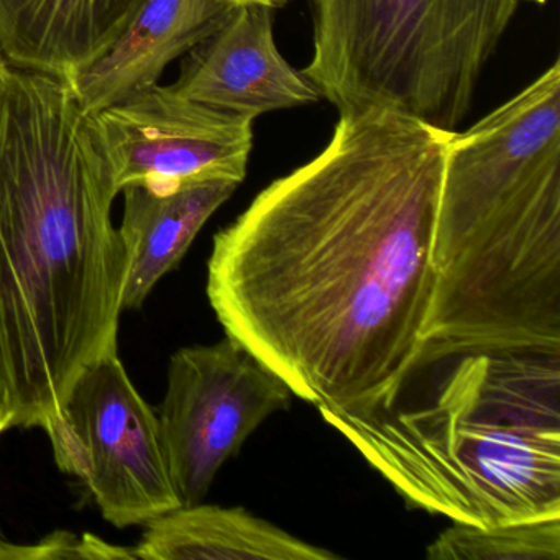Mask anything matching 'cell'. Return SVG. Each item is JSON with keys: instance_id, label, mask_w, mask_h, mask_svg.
I'll return each mask as SVG.
<instances>
[{"instance_id": "17", "label": "cell", "mask_w": 560, "mask_h": 560, "mask_svg": "<svg viewBox=\"0 0 560 560\" xmlns=\"http://www.w3.org/2000/svg\"><path fill=\"white\" fill-rule=\"evenodd\" d=\"M229 4L234 5H264V8L280 9L288 4L290 0H228Z\"/></svg>"}, {"instance_id": "2", "label": "cell", "mask_w": 560, "mask_h": 560, "mask_svg": "<svg viewBox=\"0 0 560 560\" xmlns=\"http://www.w3.org/2000/svg\"><path fill=\"white\" fill-rule=\"evenodd\" d=\"M117 195L70 84L0 68V337L12 428L44 429L78 375L119 349L129 264L113 222Z\"/></svg>"}, {"instance_id": "4", "label": "cell", "mask_w": 560, "mask_h": 560, "mask_svg": "<svg viewBox=\"0 0 560 560\" xmlns=\"http://www.w3.org/2000/svg\"><path fill=\"white\" fill-rule=\"evenodd\" d=\"M458 359L424 405L324 421L416 510L478 527L560 517V355Z\"/></svg>"}, {"instance_id": "13", "label": "cell", "mask_w": 560, "mask_h": 560, "mask_svg": "<svg viewBox=\"0 0 560 560\" xmlns=\"http://www.w3.org/2000/svg\"><path fill=\"white\" fill-rule=\"evenodd\" d=\"M140 560H336L340 556L260 520L244 508L192 504L145 523Z\"/></svg>"}, {"instance_id": "9", "label": "cell", "mask_w": 560, "mask_h": 560, "mask_svg": "<svg viewBox=\"0 0 560 560\" xmlns=\"http://www.w3.org/2000/svg\"><path fill=\"white\" fill-rule=\"evenodd\" d=\"M179 94L225 113L257 119L320 100L303 71L278 50L273 9L235 5L221 25L183 57Z\"/></svg>"}, {"instance_id": "18", "label": "cell", "mask_w": 560, "mask_h": 560, "mask_svg": "<svg viewBox=\"0 0 560 560\" xmlns=\"http://www.w3.org/2000/svg\"><path fill=\"white\" fill-rule=\"evenodd\" d=\"M15 547L18 546L9 544L0 534V560H15Z\"/></svg>"}, {"instance_id": "8", "label": "cell", "mask_w": 560, "mask_h": 560, "mask_svg": "<svg viewBox=\"0 0 560 560\" xmlns=\"http://www.w3.org/2000/svg\"><path fill=\"white\" fill-rule=\"evenodd\" d=\"M119 192L129 185L172 191L247 176L254 119L153 86L91 114Z\"/></svg>"}, {"instance_id": "1", "label": "cell", "mask_w": 560, "mask_h": 560, "mask_svg": "<svg viewBox=\"0 0 560 560\" xmlns=\"http://www.w3.org/2000/svg\"><path fill=\"white\" fill-rule=\"evenodd\" d=\"M451 136L382 107L342 113L319 155L214 237L225 336L323 416L392 408L419 365Z\"/></svg>"}, {"instance_id": "16", "label": "cell", "mask_w": 560, "mask_h": 560, "mask_svg": "<svg viewBox=\"0 0 560 560\" xmlns=\"http://www.w3.org/2000/svg\"><path fill=\"white\" fill-rule=\"evenodd\" d=\"M14 402H12L11 373L5 359L4 343L0 337V435L12 428Z\"/></svg>"}, {"instance_id": "15", "label": "cell", "mask_w": 560, "mask_h": 560, "mask_svg": "<svg viewBox=\"0 0 560 560\" xmlns=\"http://www.w3.org/2000/svg\"><path fill=\"white\" fill-rule=\"evenodd\" d=\"M35 559H133L132 550L110 546L97 537L78 539L73 534H54L35 546H18V560Z\"/></svg>"}, {"instance_id": "14", "label": "cell", "mask_w": 560, "mask_h": 560, "mask_svg": "<svg viewBox=\"0 0 560 560\" xmlns=\"http://www.w3.org/2000/svg\"><path fill=\"white\" fill-rule=\"evenodd\" d=\"M431 560H560V517L478 527L454 523L428 546Z\"/></svg>"}, {"instance_id": "10", "label": "cell", "mask_w": 560, "mask_h": 560, "mask_svg": "<svg viewBox=\"0 0 560 560\" xmlns=\"http://www.w3.org/2000/svg\"><path fill=\"white\" fill-rule=\"evenodd\" d=\"M234 5L228 0H145L119 37L67 81L86 114L159 84L170 63L209 37Z\"/></svg>"}, {"instance_id": "6", "label": "cell", "mask_w": 560, "mask_h": 560, "mask_svg": "<svg viewBox=\"0 0 560 560\" xmlns=\"http://www.w3.org/2000/svg\"><path fill=\"white\" fill-rule=\"evenodd\" d=\"M44 431L58 468L86 485L113 526L145 524L182 506L159 416L137 392L119 350L104 353L78 375Z\"/></svg>"}, {"instance_id": "11", "label": "cell", "mask_w": 560, "mask_h": 560, "mask_svg": "<svg viewBox=\"0 0 560 560\" xmlns=\"http://www.w3.org/2000/svg\"><path fill=\"white\" fill-rule=\"evenodd\" d=\"M145 0H0L9 65L68 80L106 50Z\"/></svg>"}, {"instance_id": "5", "label": "cell", "mask_w": 560, "mask_h": 560, "mask_svg": "<svg viewBox=\"0 0 560 560\" xmlns=\"http://www.w3.org/2000/svg\"><path fill=\"white\" fill-rule=\"evenodd\" d=\"M523 0H313L303 70L339 114L382 107L454 132Z\"/></svg>"}, {"instance_id": "19", "label": "cell", "mask_w": 560, "mask_h": 560, "mask_svg": "<svg viewBox=\"0 0 560 560\" xmlns=\"http://www.w3.org/2000/svg\"><path fill=\"white\" fill-rule=\"evenodd\" d=\"M8 65V60H5L4 54H2V48H0V68L5 67Z\"/></svg>"}, {"instance_id": "7", "label": "cell", "mask_w": 560, "mask_h": 560, "mask_svg": "<svg viewBox=\"0 0 560 560\" xmlns=\"http://www.w3.org/2000/svg\"><path fill=\"white\" fill-rule=\"evenodd\" d=\"M291 398L284 380L232 337L179 349L156 416L182 506L202 503L222 465Z\"/></svg>"}, {"instance_id": "12", "label": "cell", "mask_w": 560, "mask_h": 560, "mask_svg": "<svg viewBox=\"0 0 560 560\" xmlns=\"http://www.w3.org/2000/svg\"><path fill=\"white\" fill-rule=\"evenodd\" d=\"M238 185L192 183L172 191L142 185L122 188L124 218L119 228L127 254L122 310H139L153 288L183 260L196 235Z\"/></svg>"}, {"instance_id": "3", "label": "cell", "mask_w": 560, "mask_h": 560, "mask_svg": "<svg viewBox=\"0 0 560 560\" xmlns=\"http://www.w3.org/2000/svg\"><path fill=\"white\" fill-rule=\"evenodd\" d=\"M419 365L560 355V61L445 150Z\"/></svg>"}]
</instances>
